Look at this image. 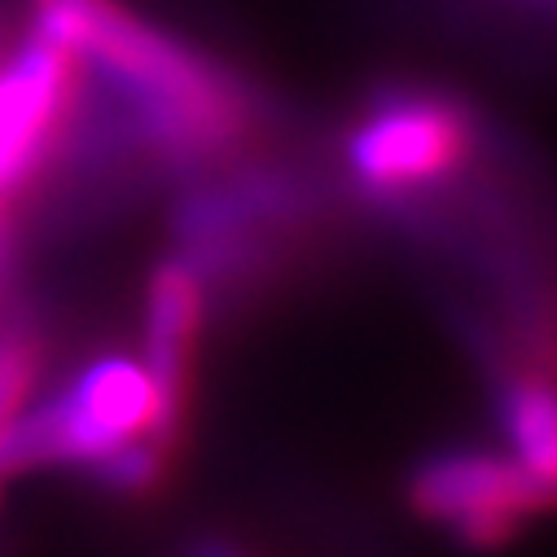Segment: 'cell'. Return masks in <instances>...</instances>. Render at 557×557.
I'll return each mask as SVG.
<instances>
[{
  "label": "cell",
  "instance_id": "1",
  "mask_svg": "<svg viewBox=\"0 0 557 557\" xmlns=\"http://www.w3.org/2000/svg\"><path fill=\"white\" fill-rule=\"evenodd\" d=\"M32 23L79 58L123 110L141 154L168 172H215L263 123V97L246 79L119 0H32Z\"/></svg>",
  "mask_w": 557,
  "mask_h": 557
},
{
  "label": "cell",
  "instance_id": "2",
  "mask_svg": "<svg viewBox=\"0 0 557 557\" xmlns=\"http://www.w3.org/2000/svg\"><path fill=\"white\" fill-rule=\"evenodd\" d=\"M181 431L141 351H101L0 431V474L88 470L106 453L146 435L176 448Z\"/></svg>",
  "mask_w": 557,
  "mask_h": 557
},
{
  "label": "cell",
  "instance_id": "3",
  "mask_svg": "<svg viewBox=\"0 0 557 557\" xmlns=\"http://www.w3.org/2000/svg\"><path fill=\"white\" fill-rule=\"evenodd\" d=\"M479 141L470 106L440 88H382L351 123L343 159L360 194L412 198L448 181Z\"/></svg>",
  "mask_w": 557,
  "mask_h": 557
},
{
  "label": "cell",
  "instance_id": "4",
  "mask_svg": "<svg viewBox=\"0 0 557 557\" xmlns=\"http://www.w3.org/2000/svg\"><path fill=\"white\" fill-rule=\"evenodd\" d=\"M408 505L466 548H500L544 513L522 470L487 444H444L408 470Z\"/></svg>",
  "mask_w": 557,
  "mask_h": 557
},
{
  "label": "cell",
  "instance_id": "5",
  "mask_svg": "<svg viewBox=\"0 0 557 557\" xmlns=\"http://www.w3.org/2000/svg\"><path fill=\"white\" fill-rule=\"evenodd\" d=\"M207 308H211V290L202 282V272L181 250L154 263L146 282V304H141V360L181 426L189 412L194 351L207 325Z\"/></svg>",
  "mask_w": 557,
  "mask_h": 557
},
{
  "label": "cell",
  "instance_id": "6",
  "mask_svg": "<svg viewBox=\"0 0 557 557\" xmlns=\"http://www.w3.org/2000/svg\"><path fill=\"white\" fill-rule=\"evenodd\" d=\"M500 453L535 487L544 513L557 509V369L505 364L492 391Z\"/></svg>",
  "mask_w": 557,
  "mask_h": 557
},
{
  "label": "cell",
  "instance_id": "7",
  "mask_svg": "<svg viewBox=\"0 0 557 557\" xmlns=\"http://www.w3.org/2000/svg\"><path fill=\"white\" fill-rule=\"evenodd\" d=\"M45 373V338L23 321H0V431L36 399Z\"/></svg>",
  "mask_w": 557,
  "mask_h": 557
},
{
  "label": "cell",
  "instance_id": "8",
  "mask_svg": "<svg viewBox=\"0 0 557 557\" xmlns=\"http://www.w3.org/2000/svg\"><path fill=\"white\" fill-rule=\"evenodd\" d=\"M172 453H176V448H168V444L154 440V435L132 440V444L106 453L101 461H92V466H88V479H92L97 487H106L110 496H150V492L168 479Z\"/></svg>",
  "mask_w": 557,
  "mask_h": 557
},
{
  "label": "cell",
  "instance_id": "9",
  "mask_svg": "<svg viewBox=\"0 0 557 557\" xmlns=\"http://www.w3.org/2000/svg\"><path fill=\"white\" fill-rule=\"evenodd\" d=\"M185 557H246V553H242L237 544H228V540H215V535H211V540H194Z\"/></svg>",
  "mask_w": 557,
  "mask_h": 557
}]
</instances>
